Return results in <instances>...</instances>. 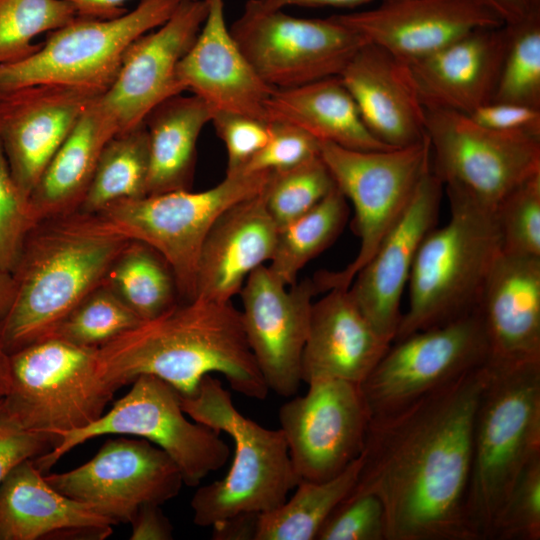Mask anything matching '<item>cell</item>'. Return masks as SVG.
<instances>
[{"label":"cell","mask_w":540,"mask_h":540,"mask_svg":"<svg viewBox=\"0 0 540 540\" xmlns=\"http://www.w3.org/2000/svg\"><path fill=\"white\" fill-rule=\"evenodd\" d=\"M204 1L206 17L178 65L179 81L213 112H234L268 122L265 103L275 89L256 74L232 36L224 0Z\"/></svg>","instance_id":"obj_23"},{"label":"cell","mask_w":540,"mask_h":540,"mask_svg":"<svg viewBox=\"0 0 540 540\" xmlns=\"http://www.w3.org/2000/svg\"><path fill=\"white\" fill-rule=\"evenodd\" d=\"M37 225L0 143V265L13 273L25 240Z\"/></svg>","instance_id":"obj_41"},{"label":"cell","mask_w":540,"mask_h":540,"mask_svg":"<svg viewBox=\"0 0 540 540\" xmlns=\"http://www.w3.org/2000/svg\"><path fill=\"white\" fill-rule=\"evenodd\" d=\"M486 363L391 412L372 415L349 495L382 503L386 540H478L467 498Z\"/></svg>","instance_id":"obj_1"},{"label":"cell","mask_w":540,"mask_h":540,"mask_svg":"<svg viewBox=\"0 0 540 540\" xmlns=\"http://www.w3.org/2000/svg\"><path fill=\"white\" fill-rule=\"evenodd\" d=\"M230 31L244 56L274 89L339 76L367 43L334 15L304 18L248 0Z\"/></svg>","instance_id":"obj_12"},{"label":"cell","mask_w":540,"mask_h":540,"mask_svg":"<svg viewBox=\"0 0 540 540\" xmlns=\"http://www.w3.org/2000/svg\"><path fill=\"white\" fill-rule=\"evenodd\" d=\"M270 173L239 172L199 192L176 190L121 200L99 215L130 241L155 250L187 301L195 296L198 259L210 229L227 209L260 194Z\"/></svg>","instance_id":"obj_7"},{"label":"cell","mask_w":540,"mask_h":540,"mask_svg":"<svg viewBox=\"0 0 540 540\" xmlns=\"http://www.w3.org/2000/svg\"><path fill=\"white\" fill-rule=\"evenodd\" d=\"M14 291L15 281L12 272L0 265V323L12 305Z\"/></svg>","instance_id":"obj_53"},{"label":"cell","mask_w":540,"mask_h":540,"mask_svg":"<svg viewBox=\"0 0 540 540\" xmlns=\"http://www.w3.org/2000/svg\"><path fill=\"white\" fill-rule=\"evenodd\" d=\"M268 122L281 121L303 129L319 142L353 150L389 147L367 128L339 76L301 86L275 89L265 103Z\"/></svg>","instance_id":"obj_30"},{"label":"cell","mask_w":540,"mask_h":540,"mask_svg":"<svg viewBox=\"0 0 540 540\" xmlns=\"http://www.w3.org/2000/svg\"><path fill=\"white\" fill-rule=\"evenodd\" d=\"M334 16L405 64L473 30L504 24L473 0H379L370 9Z\"/></svg>","instance_id":"obj_21"},{"label":"cell","mask_w":540,"mask_h":540,"mask_svg":"<svg viewBox=\"0 0 540 540\" xmlns=\"http://www.w3.org/2000/svg\"><path fill=\"white\" fill-rule=\"evenodd\" d=\"M431 169L445 191L495 211L502 199L540 173V137L484 128L468 115L425 109Z\"/></svg>","instance_id":"obj_13"},{"label":"cell","mask_w":540,"mask_h":540,"mask_svg":"<svg viewBox=\"0 0 540 540\" xmlns=\"http://www.w3.org/2000/svg\"><path fill=\"white\" fill-rule=\"evenodd\" d=\"M492 367L540 363V257L501 253L477 309Z\"/></svg>","instance_id":"obj_24"},{"label":"cell","mask_w":540,"mask_h":540,"mask_svg":"<svg viewBox=\"0 0 540 540\" xmlns=\"http://www.w3.org/2000/svg\"><path fill=\"white\" fill-rule=\"evenodd\" d=\"M130 524L132 525L131 540L173 539V527L163 514L160 505L141 506Z\"/></svg>","instance_id":"obj_48"},{"label":"cell","mask_w":540,"mask_h":540,"mask_svg":"<svg viewBox=\"0 0 540 540\" xmlns=\"http://www.w3.org/2000/svg\"><path fill=\"white\" fill-rule=\"evenodd\" d=\"M257 514H240L212 526L215 540H254Z\"/></svg>","instance_id":"obj_50"},{"label":"cell","mask_w":540,"mask_h":540,"mask_svg":"<svg viewBox=\"0 0 540 540\" xmlns=\"http://www.w3.org/2000/svg\"><path fill=\"white\" fill-rule=\"evenodd\" d=\"M468 116L487 129L540 137V108L492 101L480 106Z\"/></svg>","instance_id":"obj_47"},{"label":"cell","mask_w":540,"mask_h":540,"mask_svg":"<svg viewBox=\"0 0 540 540\" xmlns=\"http://www.w3.org/2000/svg\"><path fill=\"white\" fill-rule=\"evenodd\" d=\"M99 96L89 90L52 84L0 93V143L11 173L28 200L51 158Z\"/></svg>","instance_id":"obj_19"},{"label":"cell","mask_w":540,"mask_h":540,"mask_svg":"<svg viewBox=\"0 0 540 540\" xmlns=\"http://www.w3.org/2000/svg\"><path fill=\"white\" fill-rule=\"evenodd\" d=\"M131 384L129 392L99 419L57 434L54 447L33 459L36 467L46 474L73 448L106 434L132 435L153 443L174 461L186 486H198L226 464L228 444L216 430L188 419L170 384L152 375H141Z\"/></svg>","instance_id":"obj_9"},{"label":"cell","mask_w":540,"mask_h":540,"mask_svg":"<svg viewBox=\"0 0 540 540\" xmlns=\"http://www.w3.org/2000/svg\"><path fill=\"white\" fill-rule=\"evenodd\" d=\"M509 38L507 24L478 28L406 64L424 108L469 115L491 102Z\"/></svg>","instance_id":"obj_22"},{"label":"cell","mask_w":540,"mask_h":540,"mask_svg":"<svg viewBox=\"0 0 540 540\" xmlns=\"http://www.w3.org/2000/svg\"><path fill=\"white\" fill-rule=\"evenodd\" d=\"M206 12L204 0H181L166 22L127 48L113 83L98 97L118 133L143 122L160 103L185 91L177 68Z\"/></svg>","instance_id":"obj_18"},{"label":"cell","mask_w":540,"mask_h":540,"mask_svg":"<svg viewBox=\"0 0 540 540\" xmlns=\"http://www.w3.org/2000/svg\"><path fill=\"white\" fill-rule=\"evenodd\" d=\"M319 154L335 186L354 208L360 246L344 269L314 279L319 291L348 288L400 219L423 176L431 169V148L421 142L383 150H353L319 142Z\"/></svg>","instance_id":"obj_8"},{"label":"cell","mask_w":540,"mask_h":540,"mask_svg":"<svg viewBox=\"0 0 540 540\" xmlns=\"http://www.w3.org/2000/svg\"><path fill=\"white\" fill-rule=\"evenodd\" d=\"M114 525L53 488L33 459L18 464L0 483V540H102Z\"/></svg>","instance_id":"obj_27"},{"label":"cell","mask_w":540,"mask_h":540,"mask_svg":"<svg viewBox=\"0 0 540 540\" xmlns=\"http://www.w3.org/2000/svg\"><path fill=\"white\" fill-rule=\"evenodd\" d=\"M443 185L430 169L406 210L348 287L374 328L393 342L402 314L401 298L418 249L436 227Z\"/></svg>","instance_id":"obj_20"},{"label":"cell","mask_w":540,"mask_h":540,"mask_svg":"<svg viewBox=\"0 0 540 540\" xmlns=\"http://www.w3.org/2000/svg\"><path fill=\"white\" fill-rule=\"evenodd\" d=\"M98 372L115 390L141 375L156 376L180 396L219 373L252 399L269 392L247 343L241 312L231 302L199 297L176 303L98 348Z\"/></svg>","instance_id":"obj_2"},{"label":"cell","mask_w":540,"mask_h":540,"mask_svg":"<svg viewBox=\"0 0 540 540\" xmlns=\"http://www.w3.org/2000/svg\"><path fill=\"white\" fill-rule=\"evenodd\" d=\"M313 302L301 379L334 378L361 384L391 342L371 324L348 288L335 287Z\"/></svg>","instance_id":"obj_25"},{"label":"cell","mask_w":540,"mask_h":540,"mask_svg":"<svg viewBox=\"0 0 540 540\" xmlns=\"http://www.w3.org/2000/svg\"><path fill=\"white\" fill-rule=\"evenodd\" d=\"M474 419L467 508L478 540H494L508 497L540 457V363L492 367Z\"/></svg>","instance_id":"obj_4"},{"label":"cell","mask_w":540,"mask_h":540,"mask_svg":"<svg viewBox=\"0 0 540 540\" xmlns=\"http://www.w3.org/2000/svg\"><path fill=\"white\" fill-rule=\"evenodd\" d=\"M348 201L335 186L310 211L278 230L268 268L286 286L296 282L303 267L328 248L342 232Z\"/></svg>","instance_id":"obj_34"},{"label":"cell","mask_w":540,"mask_h":540,"mask_svg":"<svg viewBox=\"0 0 540 540\" xmlns=\"http://www.w3.org/2000/svg\"><path fill=\"white\" fill-rule=\"evenodd\" d=\"M316 540H386L381 501L367 493L348 495L326 519Z\"/></svg>","instance_id":"obj_43"},{"label":"cell","mask_w":540,"mask_h":540,"mask_svg":"<svg viewBox=\"0 0 540 540\" xmlns=\"http://www.w3.org/2000/svg\"><path fill=\"white\" fill-rule=\"evenodd\" d=\"M75 10L77 16L95 19L116 18L128 10L125 4L129 0H64Z\"/></svg>","instance_id":"obj_49"},{"label":"cell","mask_w":540,"mask_h":540,"mask_svg":"<svg viewBox=\"0 0 540 540\" xmlns=\"http://www.w3.org/2000/svg\"><path fill=\"white\" fill-rule=\"evenodd\" d=\"M269 125L268 141L240 172L285 171L319 155V141L303 129L281 121Z\"/></svg>","instance_id":"obj_44"},{"label":"cell","mask_w":540,"mask_h":540,"mask_svg":"<svg viewBox=\"0 0 540 540\" xmlns=\"http://www.w3.org/2000/svg\"><path fill=\"white\" fill-rule=\"evenodd\" d=\"M446 194L450 219L432 229L418 249L408 281L409 308L393 341L477 311L502 253L495 211L458 192Z\"/></svg>","instance_id":"obj_5"},{"label":"cell","mask_w":540,"mask_h":540,"mask_svg":"<svg viewBox=\"0 0 540 540\" xmlns=\"http://www.w3.org/2000/svg\"><path fill=\"white\" fill-rule=\"evenodd\" d=\"M213 111L200 97L181 94L156 106L144 119L149 138L147 195L189 189L197 143Z\"/></svg>","instance_id":"obj_31"},{"label":"cell","mask_w":540,"mask_h":540,"mask_svg":"<svg viewBox=\"0 0 540 540\" xmlns=\"http://www.w3.org/2000/svg\"><path fill=\"white\" fill-rule=\"evenodd\" d=\"M44 477L61 494L90 506L114 524L130 523L143 505L161 506L184 485L174 461L142 438L110 439L81 466Z\"/></svg>","instance_id":"obj_16"},{"label":"cell","mask_w":540,"mask_h":540,"mask_svg":"<svg viewBox=\"0 0 540 540\" xmlns=\"http://www.w3.org/2000/svg\"><path fill=\"white\" fill-rule=\"evenodd\" d=\"M318 291L310 279L286 286L262 265L239 293L247 343L269 392L291 397L299 390L302 354Z\"/></svg>","instance_id":"obj_17"},{"label":"cell","mask_w":540,"mask_h":540,"mask_svg":"<svg viewBox=\"0 0 540 540\" xmlns=\"http://www.w3.org/2000/svg\"><path fill=\"white\" fill-rule=\"evenodd\" d=\"M11 384L10 354L5 350L0 335V400L5 398Z\"/></svg>","instance_id":"obj_54"},{"label":"cell","mask_w":540,"mask_h":540,"mask_svg":"<svg viewBox=\"0 0 540 540\" xmlns=\"http://www.w3.org/2000/svg\"><path fill=\"white\" fill-rule=\"evenodd\" d=\"M105 283L143 321L175 305V277L166 261L149 246L130 241L110 268Z\"/></svg>","instance_id":"obj_35"},{"label":"cell","mask_w":540,"mask_h":540,"mask_svg":"<svg viewBox=\"0 0 540 540\" xmlns=\"http://www.w3.org/2000/svg\"><path fill=\"white\" fill-rule=\"evenodd\" d=\"M494 213L503 254L540 257V173L508 193Z\"/></svg>","instance_id":"obj_40"},{"label":"cell","mask_w":540,"mask_h":540,"mask_svg":"<svg viewBox=\"0 0 540 540\" xmlns=\"http://www.w3.org/2000/svg\"><path fill=\"white\" fill-rule=\"evenodd\" d=\"M129 242L99 214L77 210L39 222L12 273L14 298L0 323L5 350L10 354L51 335L105 282Z\"/></svg>","instance_id":"obj_3"},{"label":"cell","mask_w":540,"mask_h":540,"mask_svg":"<svg viewBox=\"0 0 540 540\" xmlns=\"http://www.w3.org/2000/svg\"><path fill=\"white\" fill-rule=\"evenodd\" d=\"M278 230L262 192L227 209L202 245L194 298L231 302L249 275L270 262Z\"/></svg>","instance_id":"obj_28"},{"label":"cell","mask_w":540,"mask_h":540,"mask_svg":"<svg viewBox=\"0 0 540 540\" xmlns=\"http://www.w3.org/2000/svg\"><path fill=\"white\" fill-rule=\"evenodd\" d=\"M117 133L97 97L51 158L29 196L37 224L79 209L99 156Z\"/></svg>","instance_id":"obj_29"},{"label":"cell","mask_w":540,"mask_h":540,"mask_svg":"<svg viewBox=\"0 0 540 540\" xmlns=\"http://www.w3.org/2000/svg\"><path fill=\"white\" fill-rule=\"evenodd\" d=\"M307 385L278 411L297 484L331 479L356 460L371 418L360 384L319 378Z\"/></svg>","instance_id":"obj_15"},{"label":"cell","mask_w":540,"mask_h":540,"mask_svg":"<svg viewBox=\"0 0 540 540\" xmlns=\"http://www.w3.org/2000/svg\"><path fill=\"white\" fill-rule=\"evenodd\" d=\"M97 358L98 348L54 336L10 353L8 408L26 429L56 437L88 426L117 391L100 376Z\"/></svg>","instance_id":"obj_11"},{"label":"cell","mask_w":540,"mask_h":540,"mask_svg":"<svg viewBox=\"0 0 540 540\" xmlns=\"http://www.w3.org/2000/svg\"><path fill=\"white\" fill-rule=\"evenodd\" d=\"M264 9H285L287 7H335L355 8L375 0H253Z\"/></svg>","instance_id":"obj_52"},{"label":"cell","mask_w":540,"mask_h":540,"mask_svg":"<svg viewBox=\"0 0 540 540\" xmlns=\"http://www.w3.org/2000/svg\"><path fill=\"white\" fill-rule=\"evenodd\" d=\"M77 14L64 0H0V65L20 61L40 47L34 39Z\"/></svg>","instance_id":"obj_37"},{"label":"cell","mask_w":540,"mask_h":540,"mask_svg":"<svg viewBox=\"0 0 540 540\" xmlns=\"http://www.w3.org/2000/svg\"><path fill=\"white\" fill-rule=\"evenodd\" d=\"M211 122L226 148V175L239 173L270 136L269 122L239 113L216 111Z\"/></svg>","instance_id":"obj_45"},{"label":"cell","mask_w":540,"mask_h":540,"mask_svg":"<svg viewBox=\"0 0 540 540\" xmlns=\"http://www.w3.org/2000/svg\"><path fill=\"white\" fill-rule=\"evenodd\" d=\"M149 138L143 122L104 146L79 211L99 214L111 204L147 195Z\"/></svg>","instance_id":"obj_33"},{"label":"cell","mask_w":540,"mask_h":540,"mask_svg":"<svg viewBox=\"0 0 540 540\" xmlns=\"http://www.w3.org/2000/svg\"><path fill=\"white\" fill-rule=\"evenodd\" d=\"M494 13L504 24L522 20L540 0H473Z\"/></svg>","instance_id":"obj_51"},{"label":"cell","mask_w":540,"mask_h":540,"mask_svg":"<svg viewBox=\"0 0 540 540\" xmlns=\"http://www.w3.org/2000/svg\"><path fill=\"white\" fill-rule=\"evenodd\" d=\"M488 342L478 311L393 341L360 384L372 415L391 412L485 364Z\"/></svg>","instance_id":"obj_14"},{"label":"cell","mask_w":540,"mask_h":540,"mask_svg":"<svg viewBox=\"0 0 540 540\" xmlns=\"http://www.w3.org/2000/svg\"><path fill=\"white\" fill-rule=\"evenodd\" d=\"M540 539V457L535 458L515 483L494 540Z\"/></svg>","instance_id":"obj_42"},{"label":"cell","mask_w":540,"mask_h":540,"mask_svg":"<svg viewBox=\"0 0 540 540\" xmlns=\"http://www.w3.org/2000/svg\"><path fill=\"white\" fill-rule=\"evenodd\" d=\"M141 321L104 282L80 302L49 336L83 347L99 348Z\"/></svg>","instance_id":"obj_38"},{"label":"cell","mask_w":540,"mask_h":540,"mask_svg":"<svg viewBox=\"0 0 540 540\" xmlns=\"http://www.w3.org/2000/svg\"><path fill=\"white\" fill-rule=\"evenodd\" d=\"M179 397L190 419L226 433L234 442L228 473L194 493L193 522L212 527L240 514L280 506L297 485L282 430L265 428L240 413L231 393L212 374L202 378L192 395Z\"/></svg>","instance_id":"obj_6"},{"label":"cell","mask_w":540,"mask_h":540,"mask_svg":"<svg viewBox=\"0 0 540 540\" xmlns=\"http://www.w3.org/2000/svg\"><path fill=\"white\" fill-rule=\"evenodd\" d=\"M181 0H140L111 19L75 17L48 33L30 56L0 65V93L52 84L102 95L113 83L127 48L173 14Z\"/></svg>","instance_id":"obj_10"},{"label":"cell","mask_w":540,"mask_h":540,"mask_svg":"<svg viewBox=\"0 0 540 540\" xmlns=\"http://www.w3.org/2000/svg\"><path fill=\"white\" fill-rule=\"evenodd\" d=\"M53 434L26 429L0 400V483L21 462L48 452L57 443Z\"/></svg>","instance_id":"obj_46"},{"label":"cell","mask_w":540,"mask_h":540,"mask_svg":"<svg viewBox=\"0 0 540 540\" xmlns=\"http://www.w3.org/2000/svg\"><path fill=\"white\" fill-rule=\"evenodd\" d=\"M339 77L367 128L382 143L400 148L426 138L425 108L405 63L365 43Z\"/></svg>","instance_id":"obj_26"},{"label":"cell","mask_w":540,"mask_h":540,"mask_svg":"<svg viewBox=\"0 0 540 540\" xmlns=\"http://www.w3.org/2000/svg\"><path fill=\"white\" fill-rule=\"evenodd\" d=\"M334 187L319 154L291 169L271 172L262 195L268 213L280 229L310 211Z\"/></svg>","instance_id":"obj_39"},{"label":"cell","mask_w":540,"mask_h":540,"mask_svg":"<svg viewBox=\"0 0 540 540\" xmlns=\"http://www.w3.org/2000/svg\"><path fill=\"white\" fill-rule=\"evenodd\" d=\"M360 467L361 456L331 479L298 483L292 497L257 514L254 540H316L326 519L356 485Z\"/></svg>","instance_id":"obj_32"},{"label":"cell","mask_w":540,"mask_h":540,"mask_svg":"<svg viewBox=\"0 0 540 540\" xmlns=\"http://www.w3.org/2000/svg\"><path fill=\"white\" fill-rule=\"evenodd\" d=\"M507 25L509 44L492 101L540 108V2Z\"/></svg>","instance_id":"obj_36"}]
</instances>
